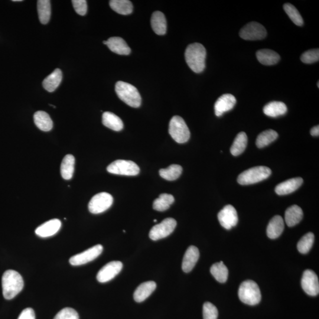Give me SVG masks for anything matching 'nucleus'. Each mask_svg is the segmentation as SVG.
Here are the masks:
<instances>
[{
  "mask_svg": "<svg viewBox=\"0 0 319 319\" xmlns=\"http://www.w3.org/2000/svg\"><path fill=\"white\" fill-rule=\"evenodd\" d=\"M113 198L106 192L95 195L90 202L88 208L90 213L99 214L108 210L112 206Z\"/></svg>",
  "mask_w": 319,
  "mask_h": 319,
  "instance_id": "1a4fd4ad",
  "label": "nucleus"
},
{
  "mask_svg": "<svg viewBox=\"0 0 319 319\" xmlns=\"http://www.w3.org/2000/svg\"><path fill=\"white\" fill-rule=\"evenodd\" d=\"M107 171L114 174L136 176L140 172V168L132 161L118 160L108 166Z\"/></svg>",
  "mask_w": 319,
  "mask_h": 319,
  "instance_id": "0eeeda50",
  "label": "nucleus"
},
{
  "mask_svg": "<svg viewBox=\"0 0 319 319\" xmlns=\"http://www.w3.org/2000/svg\"><path fill=\"white\" fill-rule=\"evenodd\" d=\"M110 6L114 11L120 14L128 15L132 14L133 10L132 2L128 0H112Z\"/></svg>",
  "mask_w": 319,
  "mask_h": 319,
  "instance_id": "7c9ffc66",
  "label": "nucleus"
},
{
  "mask_svg": "<svg viewBox=\"0 0 319 319\" xmlns=\"http://www.w3.org/2000/svg\"><path fill=\"white\" fill-rule=\"evenodd\" d=\"M304 183V180L301 178H295L282 182L276 186L275 191L278 195H286L292 193L298 190Z\"/></svg>",
  "mask_w": 319,
  "mask_h": 319,
  "instance_id": "f3484780",
  "label": "nucleus"
},
{
  "mask_svg": "<svg viewBox=\"0 0 319 319\" xmlns=\"http://www.w3.org/2000/svg\"><path fill=\"white\" fill-rule=\"evenodd\" d=\"M102 124L106 128L116 132L121 131L124 128L122 119L114 114L110 112H106L103 114Z\"/></svg>",
  "mask_w": 319,
  "mask_h": 319,
  "instance_id": "cd10ccee",
  "label": "nucleus"
},
{
  "mask_svg": "<svg viewBox=\"0 0 319 319\" xmlns=\"http://www.w3.org/2000/svg\"><path fill=\"white\" fill-rule=\"evenodd\" d=\"M240 37L246 40H258L264 38L266 31L264 26L253 22L247 24L240 30Z\"/></svg>",
  "mask_w": 319,
  "mask_h": 319,
  "instance_id": "9d476101",
  "label": "nucleus"
},
{
  "mask_svg": "<svg viewBox=\"0 0 319 319\" xmlns=\"http://www.w3.org/2000/svg\"><path fill=\"white\" fill-rule=\"evenodd\" d=\"M174 198L172 194H164L160 195L154 203V209L157 211L164 212L168 210L170 205L174 203Z\"/></svg>",
  "mask_w": 319,
  "mask_h": 319,
  "instance_id": "c9c22d12",
  "label": "nucleus"
},
{
  "mask_svg": "<svg viewBox=\"0 0 319 319\" xmlns=\"http://www.w3.org/2000/svg\"><path fill=\"white\" fill-rule=\"evenodd\" d=\"M284 229V222L281 216H276L270 220L266 228V234L270 239L278 238Z\"/></svg>",
  "mask_w": 319,
  "mask_h": 319,
  "instance_id": "6ab92c4d",
  "label": "nucleus"
},
{
  "mask_svg": "<svg viewBox=\"0 0 319 319\" xmlns=\"http://www.w3.org/2000/svg\"><path fill=\"white\" fill-rule=\"evenodd\" d=\"M24 287L22 276L14 270L6 271L2 278V294L6 300L14 298Z\"/></svg>",
  "mask_w": 319,
  "mask_h": 319,
  "instance_id": "f03ea898",
  "label": "nucleus"
},
{
  "mask_svg": "<svg viewBox=\"0 0 319 319\" xmlns=\"http://www.w3.org/2000/svg\"><path fill=\"white\" fill-rule=\"evenodd\" d=\"M210 272L218 282L224 283L227 281L228 276V270L224 264L223 262L214 264L212 266Z\"/></svg>",
  "mask_w": 319,
  "mask_h": 319,
  "instance_id": "473e14b6",
  "label": "nucleus"
},
{
  "mask_svg": "<svg viewBox=\"0 0 319 319\" xmlns=\"http://www.w3.org/2000/svg\"><path fill=\"white\" fill-rule=\"evenodd\" d=\"M318 83H319V82H318V88L319 87V84H318Z\"/></svg>",
  "mask_w": 319,
  "mask_h": 319,
  "instance_id": "09e8293b",
  "label": "nucleus"
},
{
  "mask_svg": "<svg viewBox=\"0 0 319 319\" xmlns=\"http://www.w3.org/2000/svg\"><path fill=\"white\" fill-rule=\"evenodd\" d=\"M314 236L312 232H308L302 236L298 244V250L302 254L310 252L314 245Z\"/></svg>",
  "mask_w": 319,
  "mask_h": 319,
  "instance_id": "e433bc0d",
  "label": "nucleus"
},
{
  "mask_svg": "<svg viewBox=\"0 0 319 319\" xmlns=\"http://www.w3.org/2000/svg\"><path fill=\"white\" fill-rule=\"evenodd\" d=\"M300 60L302 62L311 64L316 62L319 60V50H309L302 54Z\"/></svg>",
  "mask_w": 319,
  "mask_h": 319,
  "instance_id": "ea45409f",
  "label": "nucleus"
},
{
  "mask_svg": "<svg viewBox=\"0 0 319 319\" xmlns=\"http://www.w3.org/2000/svg\"><path fill=\"white\" fill-rule=\"evenodd\" d=\"M256 56L260 62L266 66L276 64L280 60V56L276 52L270 50H259L257 51Z\"/></svg>",
  "mask_w": 319,
  "mask_h": 319,
  "instance_id": "4be33fe9",
  "label": "nucleus"
},
{
  "mask_svg": "<svg viewBox=\"0 0 319 319\" xmlns=\"http://www.w3.org/2000/svg\"><path fill=\"white\" fill-rule=\"evenodd\" d=\"M102 250L103 246L102 245L95 246L82 253L71 257L70 262L74 266L86 264L96 259L102 252Z\"/></svg>",
  "mask_w": 319,
  "mask_h": 319,
  "instance_id": "9b49d317",
  "label": "nucleus"
},
{
  "mask_svg": "<svg viewBox=\"0 0 319 319\" xmlns=\"http://www.w3.org/2000/svg\"><path fill=\"white\" fill-rule=\"evenodd\" d=\"M107 46L114 53L120 55H128L131 53V48L122 38L112 37L107 40Z\"/></svg>",
  "mask_w": 319,
  "mask_h": 319,
  "instance_id": "aec40b11",
  "label": "nucleus"
},
{
  "mask_svg": "<svg viewBox=\"0 0 319 319\" xmlns=\"http://www.w3.org/2000/svg\"><path fill=\"white\" fill-rule=\"evenodd\" d=\"M62 80V72L60 69L55 70L53 72L46 78L43 81L44 88L50 92L56 90Z\"/></svg>",
  "mask_w": 319,
  "mask_h": 319,
  "instance_id": "393cba45",
  "label": "nucleus"
},
{
  "mask_svg": "<svg viewBox=\"0 0 319 319\" xmlns=\"http://www.w3.org/2000/svg\"><path fill=\"white\" fill-rule=\"evenodd\" d=\"M54 319H80V317L74 308H66L58 312Z\"/></svg>",
  "mask_w": 319,
  "mask_h": 319,
  "instance_id": "a19ab883",
  "label": "nucleus"
},
{
  "mask_svg": "<svg viewBox=\"0 0 319 319\" xmlns=\"http://www.w3.org/2000/svg\"><path fill=\"white\" fill-rule=\"evenodd\" d=\"M152 30L158 35H164L167 31V22L164 13L155 12L152 13L151 18Z\"/></svg>",
  "mask_w": 319,
  "mask_h": 319,
  "instance_id": "5701e85b",
  "label": "nucleus"
},
{
  "mask_svg": "<svg viewBox=\"0 0 319 319\" xmlns=\"http://www.w3.org/2000/svg\"><path fill=\"white\" fill-rule=\"evenodd\" d=\"M236 100L232 94H224L220 96L214 104V112L217 116H222L224 112L233 109Z\"/></svg>",
  "mask_w": 319,
  "mask_h": 319,
  "instance_id": "2eb2a0df",
  "label": "nucleus"
},
{
  "mask_svg": "<svg viewBox=\"0 0 319 319\" xmlns=\"http://www.w3.org/2000/svg\"><path fill=\"white\" fill-rule=\"evenodd\" d=\"M61 222L58 219L52 220L41 224L35 230L38 236L47 238L53 236L60 229Z\"/></svg>",
  "mask_w": 319,
  "mask_h": 319,
  "instance_id": "a211bd4d",
  "label": "nucleus"
},
{
  "mask_svg": "<svg viewBox=\"0 0 319 319\" xmlns=\"http://www.w3.org/2000/svg\"><path fill=\"white\" fill-rule=\"evenodd\" d=\"M240 300L246 304L255 306L262 300L261 291L254 281L246 280L240 285L238 290Z\"/></svg>",
  "mask_w": 319,
  "mask_h": 319,
  "instance_id": "20e7f679",
  "label": "nucleus"
},
{
  "mask_svg": "<svg viewBox=\"0 0 319 319\" xmlns=\"http://www.w3.org/2000/svg\"><path fill=\"white\" fill-rule=\"evenodd\" d=\"M72 2L77 14L80 16H84L86 14L88 5L86 0H73Z\"/></svg>",
  "mask_w": 319,
  "mask_h": 319,
  "instance_id": "79ce46f5",
  "label": "nucleus"
},
{
  "mask_svg": "<svg viewBox=\"0 0 319 319\" xmlns=\"http://www.w3.org/2000/svg\"><path fill=\"white\" fill-rule=\"evenodd\" d=\"M154 222H157V220H154Z\"/></svg>",
  "mask_w": 319,
  "mask_h": 319,
  "instance_id": "de8ad7c7",
  "label": "nucleus"
},
{
  "mask_svg": "<svg viewBox=\"0 0 319 319\" xmlns=\"http://www.w3.org/2000/svg\"><path fill=\"white\" fill-rule=\"evenodd\" d=\"M186 62L195 73L200 74L205 68L206 50L200 44L195 43L188 46L185 51Z\"/></svg>",
  "mask_w": 319,
  "mask_h": 319,
  "instance_id": "f257e3e1",
  "label": "nucleus"
},
{
  "mask_svg": "<svg viewBox=\"0 0 319 319\" xmlns=\"http://www.w3.org/2000/svg\"><path fill=\"white\" fill-rule=\"evenodd\" d=\"M278 133L274 130H268L263 132L259 134L256 138V145L257 148H262L266 147L274 142L278 138Z\"/></svg>",
  "mask_w": 319,
  "mask_h": 319,
  "instance_id": "72a5a7b5",
  "label": "nucleus"
},
{
  "mask_svg": "<svg viewBox=\"0 0 319 319\" xmlns=\"http://www.w3.org/2000/svg\"><path fill=\"white\" fill-rule=\"evenodd\" d=\"M248 142V138L246 133L240 132L234 140V142L230 148V152L234 156L242 154L245 151Z\"/></svg>",
  "mask_w": 319,
  "mask_h": 319,
  "instance_id": "c756f323",
  "label": "nucleus"
},
{
  "mask_svg": "<svg viewBox=\"0 0 319 319\" xmlns=\"http://www.w3.org/2000/svg\"><path fill=\"white\" fill-rule=\"evenodd\" d=\"M302 287L306 294L316 296L319 294V282L316 274L311 270H306L302 278Z\"/></svg>",
  "mask_w": 319,
  "mask_h": 319,
  "instance_id": "ddd939ff",
  "label": "nucleus"
},
{
  "mask_svg": "<svg viewBox=\"0 0 319 319\" xmlns=\"http://www.w3.org/2000/svg\"><path fill=\"white\" fill-rule=\"evenodd\" d=\"M283 8H284V11L287 13L290 18L292 20V21L296 25L298 26L304 25V19H302L300 12H298L294 6L290 4V3H286L283 6Z\"/></svg>",
  "mask_w": 319,
  "mask_h": 319,
  "instance_id": "4c0bfd02",
  "label": "nucleus"
},
{
  "mask_svg": "<svg viewBox=\"0 0 319 319\" xmlns=\"http://www.w3.org/2000/svg\"><path fill=\"white\" fill-rule=\"evenodd\" d=\"M34 122L38 128L43 132H50L53 128V122L47 112L38 110L34 114Z\"/></svg>",
  "mask_w": 319,
  "mask_h": 319,
  "instance_id": "bb28decb",
  "label": "nucleus"
},
{
  "mask_svg": "<svg viewBox=\"0 0 319 319\" xmlns=\"http://www.w3.org/2000/svg\"><path fill=\"white\" fill-rule=\"evenodd\" d=\"M18 319H36L35 314L31 308H27L20 314Z\"/></svg>",
  "mask_w": 319,
  "mask_h": 319,
  "instance_id": "37998d69",
  "label": "nucleus"
},
{
  "mask_svg": "<svg viewBox=\"0 0 319 319\" xmlns=\"http://www.w3.org/2000/svg\"><path fill=\"white\" fill-rule=\"evenodd\" d=\"M157 285L154 282H148L142 283L136 290L134 299L136 302H144L155 290Z\"/></svg>",
  "mask_w": 319,
  "mask_h": 319,
  "instance_id": "412c9836",
  "label": "nucleus"
},
{
  "mask_svg": "<svg viewBox=\"0 0 319 319\" xmlns=\"http://www.w3.org/2000/svg\"><path fill=\"white\" fill-rule=\"evenodd\" d=\"M271 174L272 170L270 168L266 166H257L242 172L237 181L242 185L255 184L268 178Z\"/></svg>",
  "mask_w": 319,
  "mask_h": 319,
  "instance_id": "39448f33",
  "label": "nucleus"
},
{
  "mask_svg": "<svg viewBox=\"0 0 319 319\" xmlns=\"http://www.w3.org/2000/svg\"><path fill=\"white\" fill-rule=\"evenodd\" d=\"M103 44H104L106 45V44H107V40L104 41V42H103Z\"/></svg>",
  "mask_w": 319,
  "mask_h": 319,
  "instance_id": "49530a36",
  "label": "nucleus"
},
{
  "mask_svg": "<svg viewBox=\"0 0 319 319\" xmlns=\"http://www.w3.org/2000/svg\"><path fill=\"white\" fill-rule=\"evenodd\" d=\"M116 92L119 98L130 106L138 108L141 106L140 94L132 84L119 81L116 84Z\"/></svg>",
  "mask_w": 319,
  "mask_h": 319,
  "instance_id": "7ed1b4c3",
  "label": "nucleus"
},
{
  "mask_svg": "<svg viewBox=\"0 0 319 319\" xmlns=\"http://www.w3.org/2000/svg\"><path fill=\"white\" fill-rule=\"evenodd\" d=\"M218 218L221 226L228 230L236 226L238 222L237 212L230 204L226 205L220 212Z\"/></svg>",
  "mask_w": 319,
  "mask_h": 319,
  "instance_id": "f8f14e48",
  "label": "nucleus"
},
{
  "mask_svg": "<svg viewBox=\"0 0 319 319\" xmlns=\"http://www.w3.org/2000/svg\"><path fill=\"white\" fill-rule=\"evenodd\" d=\"M123 264L120 262H110L100 270L96 276L97 280L100 282H108L122 271Z\"/></svg>",
  "mask_w": 319,
  "mask_h": 319,
  "instance_id": "4468645a",
  "label": "nucleus"
},
{
  "mask_svg": "<svg viewBox=\"0 0 319 319\" xmlns=\"http://www.w3.org/2000/svg\"><path fill=\"white\" fill-rule=\"evenodd\" d=\"M310 134L312 136H318L319 135V126H314L310 131Z\"/></svg>",
  "mask_w": 319,
  "mask_h": 319,
  "instance_id": "c03bdc74",
  "label": "nucleus"
},
{
  "mask_svg": "<svg viewBox=\"0 0 319 319\" xmlns=\"http://www.w3.org/2000/svg\"><path fill=\"white\" fill-rule=\"evenodd\" d=\"M204 319H217L218 310L216 306L210 302H204L203 306Z\"/></svg>",
  "mask_w": 319,
  "mask_h": 319,
  "instance_id": "58836bf2",
  "label": "nucleus"
},
{
  "mask_svg": "<svg viewBox=\"0 0 319 319\" xmlns=\"http://www.w3.org/2000/svg\"><path fill=\"white\" fill-rule=\"evenodd\" d=\"M176 226V220L174 218H167L152 228L149 233L150 238L154 240L164 238L174 232Z\"/></svg>",
  "mask_w": 319,
  "mask_h": 319,
  "instance_id": "6e6552de",
  "label": "nucleus"
},
{
  "mask_svg": "<svg viewBox=\"0 0 319 319\" xmlns=\"http://www.w3.org/2000/svg\"><path fill=\"white\" fill-rule=\"evenodd\" d=\"M169 134L179 144L186 142L190 138V132L184 120L180 116H174L169 124Z\"/></svg>",
  "mask_w": 319,
  "mask_h": 319,
  "instance_id": "423d86ee",
  "label": "nucleus"
},
{
  "mask_svg": "<svg viewBox=\"0 0 319 319\" xmlns=\"http://www.w3.org/2000/svg\"><path fill=\"white\" fill-rule=\"evenodd\" d=\"M304 212L300 207L298 205H292L289 207L285 212V221L290 227L298 224L302 219Z\"/></svg>",
  "mask_w": 319,
  "mask_h": 319,
  "instance_id": "b1692460",
  "label": "nucleus"
},
{
  "mask_svg": "<svg viewBox=\"0 0 319 319\" xmlns=\"http://www.w3.org/2000/svg\"><path fill=\"white\" fill-rule=\"evenodd\" d=\"M38 12L39 20L41 24H48L51 16L50 1L38 0Z\"/></svg>",
  "mask_w": 319,
  "mask_h": 319,
  "instance_id": "2f4dec72",
  "label": "nucleus"
},
{
  "mask_svg": "<svg viewBox=\"0 0 319 319\" xmlns=\"http://www.w3.org/2000/svg\"><path fill=\"white\" fill-rule=\"evenodd\" d=\"M263 112L266 116L275 118L284 115L288 112V107L282 102H272L264 107Z\"/></svg>",
  "mask_w": 319,
  "mask_h": 319,
  "instance_id": "a878e982",
  "label": "nucleus"
},
{
  "mask_svg": "<svg viewBox=\"0 0 319 319\" xmlns=\"http://www.w3.org/2000/svg\"><path fill=\"white\" fill-rule=\"evenodd\" d=\"M74 156L68 154L63 159L60 166V172L65 180H70L74 172Z\"/></svg>",
  "mask_w": 319,
  "mask_h": 319,
  "instance_id": "c85d7f7f",
  "label": "nucleus"
},
{
  "mask_svg": "<svg viewBox=\"0 0 319 319\" xmlns=\"http://www.w3.org/2000/svg\"><path fill=\"white\" fill-rule=\"evenodd\" d=\"M200 250L197 247L193 246L188 247L182 262V270L184 272H190L194 269L200 258Z\"/></svg>",
  "mask_w": 319,
  "mask_h": 319,
  "instance_id": "dca6fc26",
  "label": "nucleus"
},
{
  "mask_svg": "<svg viewBox=\"0 0 319 319\" xmlns=\"http://www.w3.org/2000/svg\"><path fill=\"white\" fill-rule=\"evenodd\" d=\"M183 168L180 165L172 164L166 168H162L159 171V174L162 178L168 181L176 180L182 174Z\"/></svg>",
  "mask_w": 319,
  "mask_h": 319,
  "instance_id": "f704fd0d",
  "label": "nucleus"
},
{
  "mask_svg": "<svg viewBox=\"0 0 319 319\" xmlns=\"http://www.w3.org/2000/svg\"><path fill=\"white\" fill-rule=\"evenodd\" d=\"M12 2H22V0H13Z\"/></svg>",
  "mask_w": 319,
  "mask_h": 319,
  "instance_id": "a18cd8bd",
  "label": "nucleus"
}]
</instances>
